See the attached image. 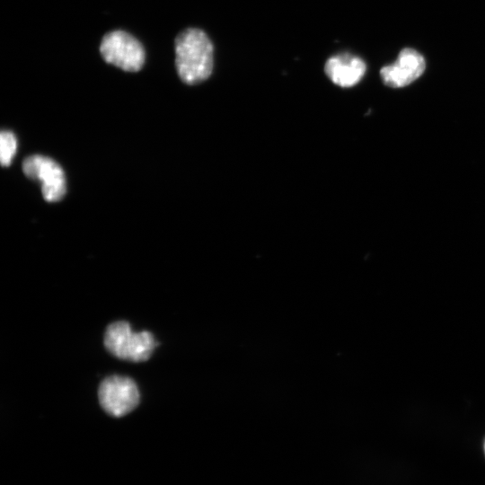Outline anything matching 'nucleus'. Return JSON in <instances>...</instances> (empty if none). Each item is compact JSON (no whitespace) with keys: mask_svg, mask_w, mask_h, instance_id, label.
<instances>
[{"mask_svg":"<svg viewBox=\"0 0 485 485\" xmlns=\"http://www.w3.org/2000/svg\"><path fill=\"white\" fill-rule=\"evenodd\" d=\"M484 452H485V443H484Z\"/></svg>","mask_w":485,"mask_h":485,"instance_id":"nucleus-9","label":"nucleus"},{"mask_svg":"<svg viewBox=\"0 0 485 485\" xmlns=\"http://www.w3.org/2000/svg\"><path fill=\"white\" fill-rule=\"evenodd\" d=\"M100 52L107 63L127 72H137L145 63V49L141 42L120 30L103 36Z\"/></svg>","mask_w":485,"mask_h":485,"instance_id":"nucleus-3","label":"nucleus"},{"mask_svg":"<svg viewBox=\"0 0 485 485\" xmlns=\"http://www.w3.org/2000/svg\"><path fill=\"white\" fill-rule=\"evenodd\" d=\"M324 71L335 84L351 87L363 78L366 65L361 57L343 53L330 57L325 63Z\"/></svg>","mask_w":485,"mask_h":485,"instance_id":"nucleus-7","label":"nucleus"},{"mask_svg":"<svg viewBox=\"0 0 485 485\" xmlns=\"http://www.w3.org/2000/svg\"><path fill=\"white\" fill-rule=\"evenodd\" d=\"M17 140L14 134L3 130L0 134V161L3 166H9L16 153Z\"/></svg>","mask_w":485,"mask_h":485,"instance_id":"nucleus-8","label":"nucleus"},{"mask_svg":"<svg viewBox=\"0 0 485 485\" xmlns=\"http://www.w3.org/2000/svg\"><path fill=\"white\" fill-rule=\"evenodd\" d=\"M22 171L28 178L41 183V192L46 201H59L65 196V173L53 159L39 154L29 156L23 161Z\"/></svg>","mask_w":485,"mask_h":485,"instance_id":"nucleus-5","label":"nucleus"},{"mask_svg":"<svg viewBox=\"0 0 485 485\" xmlns=\"http://www.w3.org/2000/svg\"><path fill=\"white\" fill-rule=\"evenodd\" d=\"M426 69L424 57L412 48H402L395 62L380 70L383 83L392 88L405 87L422 75Z\"/></svg>","mask_w":485,"mask_h":485,"instance_id":"nucleus-6","label":"nucleus"},{"mask_svg":"<svg viewBox=\"0 0 485 485\" xmlns=\"http://www.w3.org/2000/svg\"><path fill=\"white\" fill-rule=\"evenodd\" d=\"M98 398L106 413L112 417H122L137 407L140 392L133 379L114 375L101 382Z\"/></svg>","mask_w":485,"mask_h":485,"instance_id":"nucleus-4","label":"nucleus"},{"mask_svg":"<svg viewBox=\"0 0 485 485\" xmlns=\"http://www.w3.org/2000/svg\"><path fill=\"white\" fill-rule=\"evenodd\" d=\"M106 349L114 357L131 362L146 361L152 356L157 342L147 331L135 332L125 321L110 323L103 337Z\"/></svg>","mask_w":485,"mask_h":485,"instance_id":"nucleus-2","label":"nucleus"},{"mask_svg":"<svg viewBox=\"0 0 485 485\" xmlns=\"http://www.w3.org/2000/svg\"><path fill=\"white\" fill-rule=\"evenodd\" d=\"M175 66L185 84H199L209 77L214 66V48L200 29L188 28L174 41Z\"/></svg>","mask_w":485,"mask_h":485,"instance_id":"nucleus-1","label":"nucleus"}]
</instances>
